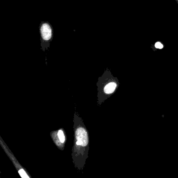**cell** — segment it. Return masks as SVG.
Here are the masks:
<instances>
[{
  "mask_svg": "<svg viewBox=\"0 0 178 178\" xmlns=\"http://www.w3.org/2000/svg\"><path fill=\"white\" fill-rule=\"evenodd\" d=\"M155 47H156V48H157V49H160L163 48L164 46H163V44L161 42H157L155 43Z\"/></svg>",
  "mask_w": 178,
  "mask_h": 178,
  "instance_id": "cell-6",
  "label": "cell"
},
{
  "mask_svg": "<svg viewBox=\"0 0 178 178\" xmlns=\"http://www.w3.org/2000/svg\"><path fill=\"white\" fill-rule=\"evenodd\" d=\"M177 2L178 3V0H177Z\"/></svg>",
  "mask_w": 178,
  "mask_h": 178,
  "instance_id": "cell-7",
  "label": "cell"
},
{
  "mask_svg": "<svg viewBox=\"0 0 178 178\" xmlns=\"http://www.w3.org/2000/svg\"><path fill=\"white\" fill-rule=\"evenodd\" d=\"M19 174H20V176L22 178H29L28 176H27V174L23 169H20L19 170Z\"/></svg>",
  "mask_w": 178,
  "mask_h": 178,
  "instance_id": "cell-5",
  "label": "cell"
},
{
  "mask_svg": "<svg viewBox=\"0 0 178 178\" xmlns=\"http://www.w3.org/2000/svg\"><path fill=\"white\" fill-rule=\"evenodd\" d=\"M76 137L77 139L76 144L85 146L88 143L87 132L82 127H80L76 131Z\"/></svg>",
  "mask_w": 178,
  "mask_h": 178,
  "instance_id": "cell-1",
  "label": "cell"
},
{
  "mask_svg": "<svg viewBox=\"0 0 178 178\" xmlns=\"http://www.w3.org/2000/svg\"><path fill=\"white\" fill-rule=\"evenodd\" d=\"M116 85L114 82H110L105 87V92L106 94H111L114 92V90L116 89Z\"/></svg>",
  "mask_w": 178,
  "mask_h": 178,
  "instance_id": "cell-3",
  "label": "cell"
},
{
  "mask_svg": "<svg viewBox=\"0 0 178 178\" xmlns=\"http://www.w3.org/2000/svg\"><path fill=\"white\" fill-rule=\"evenodd\" d=\"M41 33L42 38L45 40H49L51 38L52 30L49 25L43 24L41 27Z\"/></svg>",
  "mask_w": 178,
  "mask_h": 178,
  "instance_id": "cell-2",
  "label": "cell"
},
{
  "mask_svg": "<svg viewBox=\"0 0 178 178\" xmlns=\"http://www.w3.org/2000/svg\"><path fill=\"white\" fill-rule=\"evenodd\" d=\"M58 136H59V138L61 142H64V133H63L62 131L60 130L58 132Z\"/></svg>",
  "mask_w": 178,
  "mask_h": 178,
  "instance_id": "cell-4",
  "label": "cell"
}]
</instances>
